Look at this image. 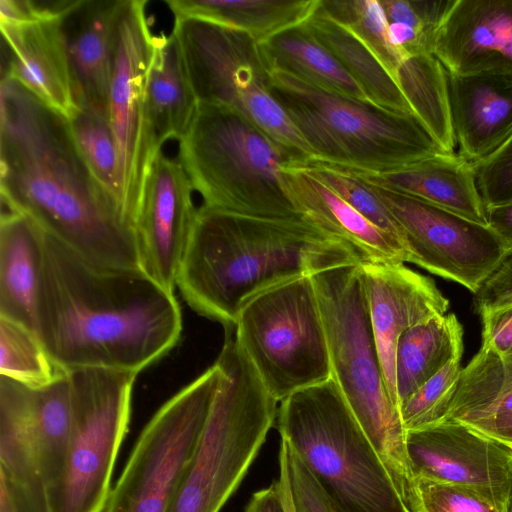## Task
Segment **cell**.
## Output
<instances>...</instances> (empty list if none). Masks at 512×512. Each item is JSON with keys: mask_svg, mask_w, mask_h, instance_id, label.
Segmentation results:
<instances>
[{"mask_svg": "<svg viewBox=\"0 0 512 512\" xmlns=\"http://www.w3.org/2000/svg\"><path fill=\"white\" fill-rule=\"evenodd\" d=\"M305 25L360 85L369 102L393 112L413 114L397 83L373 52L330 18L320 4Z\"/></svg>", "mask_w": 512, "mask_h": 512, "instance_id": "obj_31", "label": "cell"}, {"mask_svg": "<svg viewBox=\"0 0 512 512\" xmlns=\"http://www.w3.org/2000/svg\"><path fill=\"white\" fill-rule=\"evenodd\" d=\"M414 512H505V510L473 490L426 479H415Z\"/></svg>", "mask_w": 512, "mask_h": 512, "instance_id": "obj_39", "label": "cell"}, {"mask_svg": "<svg viewBox=\"0 0 512 512\" xmlns=\"http://www.w3.org/2000/svg\"><path fill=\"white\" fill-rule=\"evenodd\" d=\"M286 193L299 215L350 245L364 262L410 263L408 249L372 224L300 162L282 168Z\"/></svg>", "mask_w": 512, "mask_h": 512, "instance_id": "obj_19", "label": "cell"}, {"mask_svg": "<svg viewBox=\"0 0 512 512\" xmlns=\"http://www.w3.org/2000/svg\"><path fill=\"white\" fill-rule=\"evenodd\" d=\"M474 305L479 314L512 306V252L474 294Z\"/></svg>", "mask_w": 512, "mask_h": 512, "instance_id": "obj_44", "label": "cell"}, {"mask_svg": "<svg viewBox=\"0 0 512 512\" xmlns=\"http://www.w3.org/2000/svg\"><path fill=\"white\" fill-rule=\"evenodd\" d=\"M244 512H286L279 481L253 493Z\"/></svg>", "mask_w": 512, "mask_h": 512, "instance_id": "obj_47", "label": "cell"}, {"mask_svg": "<svg viewBox=\"0 0 512 512\" xmlns=\"http://www.w3.org/2000/svg\"><path fill=\"white\" fill-rule=\"evenodd\" d=\"M144 0H122L114 30L108 118L117 149L119 213L133 230L153 155L146 124V89L153 39Z\"/></svg>", "mask_w": 512, "mask_h": 512, "instance_id": "obj_13", "label": "cell"}, {"mask_svg": "<svg viewBox=\"0 0 512 512\" xmlns=\"http://www.w3.org/2000/svg\"><path fill=\"white\" fill-rule=\"evenodd\" d=\"M506 512H512V488H511V491H510Z\"/></svg>", "mask_w": 512, "mask_h": 512, "instance_id": "obj_50", "label": "cell"}, {"mask_svg": "<svg viewBox=\"0 0 512 512\" xmlns=\"http://www.w3.org/2000/svg\"><path fill=\"white\" fill-rule=\"evenodd\" d=\"M471 428L512 446V414L499 417Z\"/></svg>", "mask_w": 512, "mask_h": 512, "instance_id": "obj_48", "label": "cell"}, {"mask_svg": "<svg viewBox=\"0 0 512 512\" xmlns=\"http://www.w3.org/2000/svg\"><path fill=\"white\" fill-rule=\"evenodd\" d=\"M461 357L454 358L402 401L399 415L405 431L422 429L443 421L461 372Z\"/></svg>", "mask_w": 512, "mask_h": 512, "instance_id": "obj_38", "label": "cell"}, {"mask_svg": "<svg viewBox=\"0 0 512 512\" xmlns=\"http://www.w3.org/2000/svg\"><path fill=\"white\" fill-rule=\"evenodd\" d=\"M41 230L36 333L60 370L139 374L175 347L182 314L174 291L142 270L94 264Z\"/></svg>", "mask_w": 512, "mask_h": 512, "instance_id": "obj_1", "label": "cell"}, {"mask_svg": "<svg viewBox=\"0 0 512 512\" xmlns=\"http://www.w3.org/2000/svg\"><path fill=\"white\" fill-rule=\"evenodd\" d=\"M198 101L175 34L154 35L146 89V124L153 155L167 140H180L188 131Z\"/></svg>", "mask_w": 512, "mask_h": 512, "instance_id": "obj_25", "label": "cell"}, {"mask_svg": "<svg viewBox=\"0 0 512 512\" xmlns=\"http://www.w3.org/2000/svg\"><path fill=\"white\" fill-rule=\"evenodd\" d=\"M362 283L386 385L398 408L395 357L399 338L411 327L447 314L449 300L435 282L404 263H360Z\"/></svg>", "mask_w": 512, "mask_h": 512, "instance_id": "obj_17", "label": "cell"}, {"mask_svg": "<svg viewBox=\"0 0 512 512\" xmlns=\"http://www.w3.org/2000/svg\"><path fill=\"white\" fill-rule=\"evenodd\" d=\"M215 363L222 377L169 512H219L277 419L278 401L235 336L227 333Z\"/></svg>", "mask_w": 512, "mask_h": 512, "instance_id": "obj_7", "label": "cell"}, {"mask_svg": "<svg viewBox=\"0 0 512 512\" xmlns=\"http://www.w3.org/2000/svg\"><path fill=\"white\" fill-rule=\"evenodd\" d=\"M193 185L181 163L162 150L147 176L134 225L141 270L169 291L176 279L197 210Z\"/></svg>", "mask_w": 512, "mask_h": 512, "instance_id": "obj_16", "label": "cell"}, {"mask_svg": "<svg viewBox=\"0 0 512 512\" xmlns=\"http://www.w3.org/2000/svg\"><path fill=\"white\" fill-rule=\"evenodd\" d=\"M347 169L367 183L487 225L486 206L477 186L473 165L458 153H437L387 171Z\"/></svg>", "mask_w": 512, "mask_h": 512, "instance_id": "obj_24", "label": "cell"}, {"mask_svg": "<svg viewBox=\"0 0 512 512\" xmlns=\"http://www.w3.org/2000/svg\"><path fill=\"white\" fill-rule=\"evenodd\" d=\"M388 23H405L434 40L454 0H381Z\"/></svg>", "mask_w": 512, "mask_h": 512, "instance_id": "obj_42", "label": "cell"}, {"mask_svg": "<svg viewBox=\"0 0 512 512\" xmlns=\"http://www.w3.org/2000/svg\"><path fill=\"white\" fill-rule=\"evenodd\" d=\"M300 163L372 224L399 240L408 249L398 224L365 181L347 168L317 158Z\"/></svg>", "mask_w": 512, "mask_h": 512, "instance_id": "obj_37", "label": "cell"}, {"mask_svg": "<svg viewBox=\"0 0 512 512\" xmlns=\"http://www.w3.org/2000/svg\"><path fill=\"white\" fill-rule=\"evenodd\" d=\"M447 75L458 154L472 164L478 163L512 137V79Z\"/></svg>", "mask_w": 512, "mask_h": 512, "instance_id": "obj_23", "label": "cell"}, {"mask_svg": "<svg viewBox=\"0 0 512 512\" xmlns=\"http://www.w3.org/2000/svg\"><path fill=\"white\" fill-rule=\"evenodd\" d=\"M361 262L310 275L326 335L331 378L378 452L403 503L413 512L415 480L406 450V431L386 385Z\"/></svg>", "mask_w": 512, "mask_h": 512, "instance_id": "obj_4", "label": "cell"}, {"mask_svg": "<svg viewBox=\"0 0 512 512\" xmlns=\"http://www.w3.org/2000/svg\"><path fill=\"white\" fill-rule=\"evenodd\" d=\"M172 32L198 103L239 112L296 162L314 157L271 95V71L255 39L240 30L193 18L175 19Z\"/></svg>", "mask_w": 512, "mask_h": 512, "instance_id": "obj_10", "label": "cell"}, {"mask_svg": "<svg viewBox=\"0 0 512 512\" xmlns=\"http://www.w3.org/2000/svg\"><path fill=\"white\" fill-rule=\"evenodd\" d=\"M277 427L337 512H410L332 378L282 400Z\"/></svg>", "mask_w": 512, "mask_h": 512, "instance_id": "obj_5", "label": "cell"}, {"mask_svg": "<svg viewBox=\"0 0 512 512\" xmlns=\"http://www.w3.org/2000/svg\"><path fill=\"white\" fill-rule=\"evenodd\" d=\"M508 414H512V357L482 344L461 369L442 422L475 427Z\"/></svg>", "mask_w": 512, "mask_h": 512, "instance_id": "obj_29", "label": "cell"}, {"mask_svg": "<svg viewBox=\"0 0 512 512\" xmlns=\"http://www.w3.org/2000/svg\"><path fill=\"white\" fill-rule=\"evenodd\" d=\"M178 158L207 208L268 219H303L282 181V168L294 158L229 107L198 103L188 131L179 140Z\"/></svg>", "mask_w": 512, "mask_h": 512, "instance_id": "obj_6", "label": "cell"}, {"mask_svg": "<svg viewBox=\"0 0 512 512\" xmlns=\"http://www.w3.org/2000/svg\"><path fill=\"white\" fill-rule=\"evenodd\" d=\"M270 93L313 158L379 172L443 152L413 114L331 93L280 71H271Z\"/></svg>", "mask_w": 512, "mask_h": 512, "instance_id": "obj_8", "label": "cell"}, {"mask_svg": "<svg viewBox=\"0 0 512 512\" xmlns=\"http://www.w3.org/2000/svg\"><path fill=\"white\" fill-rule=\"evenodd\" d=\"M482 344L503 357L512 356V306L483 312Z\"/></svg>", "mask_w": 512, "mask_h": 512, "instance_id": "obj_45", "label": "cell"}, {"mask_svg": "<svg viewBox=\"0 0 512 512\" xmlns=\"http://www.w3.org/2000/svg\"><path fill=\"white\" fill-rule=\"evenodd\" d=\"M77 0H1L2 24H21L39 20L61 19Z\"/></svg>", "mask_w": 512, "mask_h": 512, "instance_id": "obj_43", "label": "cell"}, {"mask_svg": "<svg viewBox=\"0 0 512 512\" xmlns=\"http://www.w3.org/2000/svg\"><path fill=\"white\" fill-rule=\"evenodd\" d=\"M367 184L401 229L411 255L410 263L475 294L506 256L502 242L488 225Z\"/></svg>", "mask_w": 512, "mask_h": 512, "instance_id": "obj_14", "label": "cell"}, {"mask_svg": "<svg viewBox=\"0 0 512 512\" xmlns=\"http://www.w3.org/2000/svg\"><path fill=\"white\" fill-rule=\"evenodd\" d=\"M234 328L239 346L278 402L331 378L326 335L310 275L283 281L249 298Z\"/></svg>", "mask_w": 512, "mask_h": 512, "instance_id": "obj_9", "label": "cell"}, {"mask_svg": "<svg viewBox=\"0 0 512 512\" xmlns=\"http://www.w3.org/2000/svg\"><path fill=\"white\" fill-rule=\"evenodd\" d=\"M221 377L214 363L156 411L135 442L104 512H169Z\"/></svg>", "mask_w": 512, "mask_h": 512, "instance_id": "obj_12", "label": "cell"}, {"mask_svg": "<svg viewBox=\"0 0 512 512\" xmlns=\"http://www.w3.org/2000/svg\"><path fill=\"white\" fill-rule=\"evenodd\" d=\"M42 230L28 216L2 207L0 317L36 332Z\"/></svg>", "mask_w": 512, "mask_h": 512, "instance_id": "obj_26", "label": "cell"}, {"mask_svg": "<svg viewBox=\"0 0 512 512\" xmlns=\"http://www.w3.org/2000/svg\"><path fill=\"white\" fill-rule=\"evenodd\" d=\"M1 31L8 46L1 78L18 81L49 108L71 119L79 108L61 19L1 24Z\"/></svg>", "mask_w": 512, "mask_h": 512, "instance_id": "obj_21", "label": "cell"}, {"mask_svg": "<svg viewBox=\"0 0 512 512\" xmlns=\"http://www.w3.org/2000/svg\"><path fill=\"white\" fill-rule=\"evenodd\" d=\"M1 205L90 262L139 269L134 230L81 157L69 120L11 78L0 87Z\"/></svg>", "mask_w": 512, "mask_h": 512, "instance_id": "obj_2", "label": "cell"}, {"mask_svg": "<svg viewBox=\"0 0 512 512\" xmlns=\"http://www.w3.org/2000/svg\"><path fill=\"white\" fill-rule=\"evenodd\" d=\"M463 348V328L454 313L433 317L404 332L395 357L398 408L447 363L462 357Z\"/></svg>", "mask_w": 512, "mask_h": 512, "instance_id": "obj_30", "label": "cell"}, {"mask_svg": "<svg viewBox=\"0 0 512 512\" xmlns=\"http://www.w3.org/2000/svg\"><path fill=\"white\" fill-rule=\"evenodd\" d=\"M472 165L486 208L512 201V137L490 157Z\"/></svg>", "mask_w": 512, "mask_h": 512, "instance_id": "obj_41", "label": "cell"}, {"mask_svg": "<svg viewBox=\"0 0 512 512\" xmlns=\"http://www.w3.org/2000/svg\"><path fill=\"white\" fill-rule=\"evenodd\" d=\"M433 55L452 75L512 79V0H454Z\"/></svg>", "mask_w": 512, "mask_h": 512, "instance_id": "obj_18", "label": "cell"}, {"mask_svg": "<svg viewBox=\"0 0 512 512\" xmlns=\"http://www.w3.org/2000/svg\"><path fill=\"white\" fill-rule=\"evenodd\" d=\"M510 357H512V356H510Z\"/></svg>", "mask_w": 512, "mask_h": 512, "instance_id": "obj_51", "label": "cell"}, {"mask_svg": "<svg viewBox=\"0 0 512 512\" xmlns=\"http://www.w3.org/2000/svg\"><path fill=\"white\" fill-rule=\"evenodd\" d=\"M362 261L306 220L198 208L176 287L198 314L233 328L244 303L283 281Z\"/></svg>", "mask_w": 512, "mask_h": 512, "instance_id": "obj_3", "label": "cell"}, {"mask_svg": "<svg viewBox=\"0 0 512 512\" xmlns=\"http://www.w3.org/2000/svg\"><path fill=\"white\" fill-rule=\"evenodd\" d=\"M270 71H280L331 93L369 102L360 85L305 23L258 43Z\"/></svg>", "mask_w": 512, "mask_h": 512, "instance_id": "obj_28", "label": "cell"}, {"mask_svg": "<svg viewBox=\"0 0 512 512\" xmlns=\"http://www.w3.org/2000/svg\"><path fill=\"white\" fill-rule=\"evenodd\" d=\"M175 19L193 18L247 33L258 43L305 23L320 0H167Z\"/></svg>", "mask_w": 512, "mask_h": 512, "instance_id": "obj_27", "label": "cell"}, {"mask_svg": "<svg viewBox=\"0 0 512 512\" xmlns=\"http://www.w3.org/2000/svg\"><path fill=\"white\" fill-rule=\"evenodd\" d=\"M278 481L280 483V488H281L286 512H294L286 468H285L284 462L280 459H279Z\"/></svg>", "mask_w": 512, "mask_h": 512, "instance_id": "obj_49", "label": "cell"}, {"mask_svg": "<svg viewBox=\"0 0 512 512\" xmlns=\"http://www.w3.org/2000/svg\"><path fill=\"white\" fill-rule=\"evenodd\" d=\"M320 8L364 43L394 79L403 59L388 40V22L380 1L320 0Z\"/></svg>", "mask_w": 512, "mask_h": 512, "instance_id": "obj_36", "label": "cell"}, {"mask_svg": "<svg viewBox=\"0 0 512 512\" xmlns=\"http://www.w3.org/2000/svg\"><path fill=\"white\" fill-rule=\"evenodd\" d=\"M66 373L72 394V429L53 512H104L116 458L129 429L138 374L106 368Z\"/></svg>", "mask_w": 512, "mask_h": 512, "instance_id": "obj_11", "label": "cell"}, {"mask_svg": "<svg viewBox=\"0 0 512 512\" xmlns=\"http://www.w3.org/2000/svg\"><path fill=\"white\" fill-rule=\"evenodd\" d=\"M69 125L81 157L118 207L117 149L108 114L81 107L69 119Z\"/></svg>", "mask_w": 512, "mask_h": 512, "instance_id": "obj_35", "label": "cell"}, {"mask_svg": "<svg viewBox=\"0 0 512 512\" xmlns=\"http://www.w3.org/2000/svg\"><path fill=\"white\" fill-rule=\"evenodd\" d=\"M64 373L51 360L36 332L0 317V375L41 387Z\"/></svg>", "mask_w": 512, "mask_h": 512, "instance_id": "obj_34", "label": "cell"}, {"mask_svg": "<svg viewBox=\"0 0 512 512\" xmlns=\"http://www.w3.org/2000/svg\"><path fill=\"white\" fill-rule=\"evenodd\" d=\"M28 400L34 443L52 502L63 479L72 429V394L67 373L50 384L28 386Z\"/></svg>", "mask_w": 512, "mask_h": 512, "instance_id": "obj_32", "label": "cell"}, {"mask_svg": "<svg viewBox=\"0 0 512 512\" xmlns=\"http://www.w3.org/2000/svg\"><path fill=\"white\" fill-rule=\"evenodd\" d=\"M487 225L498 236L507 253L512 252V201L486 208Z\"/></svg>", "mask_w": 512, "mask_h": 512, "instance_id": "obj_46", "label": "cell"}, {"mask_svg": "<svg viewBox=\"0 0 512 512\" xmlns=\"http://www.w3.org/2000/svg\"><path fill=\"white\" fill-rule=\"evenodd\" d=\"M279 459L286 468L294 512H337L310 471L284 439H281Z\"/></svg>", "mask_w": 512, "mask_h": 512, "instance_id": "obj_40", "label": "cell"}, {"mask_svg": "<svg viewBox=\"0 0 512 512\" xmlns=\"http://www.w3.org/2000/svg\"><path fill=\"white\" fill-rule=\"evenodd\" d=\"M412 475L473 490L505 510L512 488V446L463 423L406 431Z\"/></svg>", "mask_w": 512, "mask_h": 512, "instance_id": "obj_15", "label": "cell"}, {"mask_svg": "<svg viewBox=\"0 0 512 512\" xmlns=\"http://www.w3.org/2000/svg\"><path fill=\"white\" fill-rule=\"evenodd\" d=\"M0 512H53L32 433L28 386L2 375Z\"/></svg>", "mask_w": 512, "mask_h": 512, "instance_id": "obj_20", "label": "cell"}, {"mask_svg": "<svg viewBox=\"0 0 512 512\" xmlns=\"http://www.w3.org/2000/svg\"><path fill=\"white\" fill-rule=\"evenodd\" d=\"M122 0H77L61 18L78 108L106 113L111 81L114 30Z\"/></svg>", "mask_w": 512, "mask_h": 512, "instance_id": "obj_22", "label": "cell"}, {"mask_svg": "<svg viewBox=\"0 0 512 512\" xmlns=\"http://www.w3.org/2000/svg\"><path fill=\"white\" fill-rule=\"evenodd\" d=\"M394 80L412 113L422 123L440 149L454 153L448 75L433 54L410 56L402 60Z\"/></svg>", "mask_w": 512, "mask_h": 512, "instance_id": "obj_33", "label": "cell"}]
</instances>
